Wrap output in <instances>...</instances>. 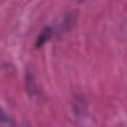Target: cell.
<instances>
[{
  "instance_id": "cell-1",
  "label": "cell",
  "mask_w": 127,
  "mask_h": 127,
  "mask_svg": "<svg viewBox=\"0 0 127 127\" xmlns=\"http://www.w3.org/2000/svg\"><path fill=\"white\" fill-rule=\"evenodd\" d=\"M78 17V14L74 11H71L64 14L60 25V33L69 32L75 25Z\"/></svg>"
},
{
  "instance_id": "cell-2",
  "label": "cell",
  "mask_w": 127,
  "mask_h": 127,
  "mask_svg": "<svg viewBox=\"0 0 127 127\" xmlns=\"http://www.w3.org/2000/svg\"><path fill=\"white\" fill-rule=\"evenodd\" d=\"M26 86L30 97L32 98L33 100H38L40 97L39 92L34 76L31 73H28L26 75Z\"/></svg>"
},
{
  "instance_id": "cell-3",
  "label": "cell",
  "mask_w": 127,
  "mask_h": 127,
  "mask_svg": "<svg viewBox=\"0 0 127 127\" xmlns=\"http://www.w3.org/2000/svg\"><path fill=\"white\" fill-rule=\"evenodd\" d=\"M53 33V29L51 26H45L38 35L35 42L36 48H40L51 39Z\"/></svg>"
},
{
  "instance_id": "cell-4",
  "label": "cell",
  "mask_w": 127,
  "mask_h": 127,
  "mask_svg": "<svg viewBox=\"0 0 127 127\" xmlns=\"http://www.w3.org/2000/svg\"><path fill=\"white\" fill-rule=\"evenodd\" d=\"M86 103L83 98L76 97L73 101V111L78 119H81L86 113Z\"/></svg>"
},
{
  "instance_id": "cell-5",
  "label": "cell",
  "mask_w": 127,
  "mask_h": 127,
  "mask_svg": "<svg viewBox=\"0 0 127 127\" xmlns=\"http://www.w3.org/2000/svg\"><path fill=\"white\" fill-rule=\"evenodd\" d=\"M0 124L4 126H14V122L0 107Z\"/></svg>"
},
{
  "instance_id": "cell-6",
  "label": "cell",
  "mask_w": 127,
  "mask_h": 127,
  "mask_svg": "<svg viewBox=\"0 0 127 127\" xmlns=\"http://www.w3.org/2000/svg\"><path fill=\"white\" fill-rule=\"evenodd\" d=\"M86 1H88V0H78V2H79V3H81V2H86Z\"/></svg>"
}]
</instances>
